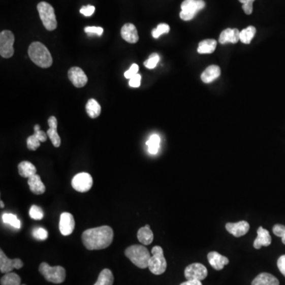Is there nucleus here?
Segmentation results:
<instances>
[{
	"label": "nucleus",
	"mask_w": 285,
	"mask_h": 285,
	"mask_svg": "<svg viewBox=\"0 0 285 285\" xmlns=\"http://www.w3.org/2000/svg\"><path fill=\"white\" fill-rule=\"evenodd\" d=\"M113 239V231L109 226L90 228L82 235L83 245L89 250L106 249L111 245Z\"/></svg>",
	"instance_id": "nucleus-1"
},
{
	"label": "nucleus",
	"mask_w": 285,
	"mask_h": 285,
	"mask_svg": "<svg viewBox=\"0 0 285 285\" xmlns=\"http://www.w3.org/2000/svg\"><path fill=\"white\" fill-rule=\"evenodd\" d=\"M28 54L31 60L40 68L48 69L52 66V55L47 47L41 42H33L28 49Z\"/></svg>",
	"instance_id": "nucleus-2"
},
{
	"label": "nucleus",
	"mask_w": 285,
	"mask_h": 285,
	"mask_svg": "<svg viewBox=\"0 0 285 285\" xmlns=\"http://www.w3.org/2000/svg\"><path fill=\"white\" fill-rule=\"evenodd\" d=\"M124 255L130 259L135 266L140 269L148 268L149 260L151 255L148 249L141 245H133L128 247L124 251Z\"/></svg>",
	"instance_id": "nucleus-3"
},
{
	"label": "nucleus",
	"mask_w": 285,
	"mask_h": 285,
	"mask_svg": "<svg viewBox=\"0 0 285 285\" xmlns=\"http://www.w3.org/2000/svg\"><path fill=\"white\" fill-rule=\"evenodd\" d=\"M39 272L47 281L53 283H61L66 278V271L62 266H50L46 262L40 265Z\"/></svg>",
	"instance_id": "nucleus-4"
},
{
	"label": "nucleus",
	"mask_w": 285,
	"mask_h": 285,
	"mask_svg": "<svg viewBox=\"0 0 285 285\" xmlns=\"http://www.w3.org/2000/svg\"><path fill=\"white\" fill-rule=\"evenodd\" d=\"M38 11L45 29L49 31L56 29L57 21L52 6L46 2L39 3L38 4Z\"/></svg>",
	"instance_id": "nucleus-5"
},
{
	"label": "nucleus",
	"mask_w": 285,
	"mask_h": 285,
	"mask_svg": "<svg viewBox=\"0 0 285 285\" xmlns=\"http://www.w3.org/2000/svg\"><path fill=\"white\" fill-rule=\"evenodd\" d=\"M152 256L149 260L148 268L154 275H161L165 273L167 263L164 257V249L160 246H154L151 249Z\"/></svg>",
	"instance_id": "nucleus-6"
},
{
	"label": "nucleus",
	"mask_w": 285,
	"mask_h": 285,
	"mask_svg": "<svg viewBox=\"0 0 285 285\" xmlns=\"http://www.w3.org/2000/svg\"><path fill=\"white\" fill-rule=\"evenodd\" d=\"M205 8V2L204 0H185L181 5L180 18L184 21H190Z\"/></svg>",
	"instance_id": "nucleus-7"
},
{
	"label": "nucleus",
	"mask_w": 285,
	"mask_h": 285,
	"mask_svg": "<svg viewBox=\"0 0 285 285\" xmlns=\"http://www.w3.org/2000/svg\"><path fill=\"white\" fill-rule=\"evenodd\" d=\"M15 36L10 30H4L0 34V55L6 59L12 57L15 53L14 49Z\"/></svg>",
	"instance_id": "nucleus-8"
},
{
	"label": "nucleus",
	"mask_w": 285,
	"mask_h": 285,
	"mask_svg": "<svg viewBox=\"0 0 285 285\" xmlns=\"http://www.w3.org/2000/svg\"><path fill=\"white\" fill-rule=\"evenodd\" d=\"M72 185L77 192H88L93 186V178L88 173H79L72 178Z\"/></svg>",
	"instance_id": "nucleus-9"
},
{
	"label": "nucleus",
	"mask_w": 285,
	"mask_h": 285,
	"mask_svg": "<svg viewBox=\"0 0 285 285\" xmlns=\"http://www.w3.org/2000/svg\"><path fill=\"white\" fill-rule=\"evenodd\" d=\"M208 276V269L201 263L191 264L185 269V276L187 280H205Z\"/></svg>",
	"instance_id": "nucleus-10"
},
{
	"label": "nucleus",
	"mask_w": 285,
	"mask_h": 285,
	"mask_svg": "<svg viewBox=\"0 0 285 285\" xmlns=\"http://www.w3.org/2000/svg\"><path fill=\"white\" fill-rule=\"evenodd\" d=\"M23 262L21 259H10L6 256L4 251L0 250V271L3 273H11L14 269H20L23 267Z\"/></svg>",
	"instance_id": "nucleus-11"
},
{
	"label": "nucleus",
	"mask_w": 285,
	"mask_h": 285,
	"mask_svg": "<svg viewBox=\"0 0 285 285\" xmlns=\"http://www.w3.org/2000/svg\"><path fill=\"white\" fill-rule=\"evenodd\" d=\"M75 219L73 215L69 212H64L59 218V232L64 236H69L75 229Z\"/></svg>",
	"instance_id": "nucleus-12"
},
{
	"label": "nucleus",
	"mask_w": 285,
	"mask_h": 285,
	"mask_svg": "<svg viewBox=\"0 0 285 285\" xmlns=\"http://www.w3.org/2000/svg\"><path fill=\"white\" fill-rule=\"evenodd\" d=\"M69 79L72 84L77 88H82L86 86L87 83V76H86L83 69L79 67H73L69 71Z\"/></svg>",
	"instance_id": "nucleus-13"
},
{
	"label": "nucleus",
	"mask_w": 285,
	"mask_h": 285,
	"mask_svg": "<svg viewBox=\"0 0 285 285\" xmlns=\"http://www.w3.org/2000/svg\"><path fill=\"white\" fill-rule=\"evenodd\" d=\"M225 228L230 234L239 238L249 232V225L246 221H239L238 223H228Z\"/></svg>",
	"instance_id": "nucleus-14"
},
{
	"label": "nucleus",
	"mask_w": 285,
	"mask_h": 285,
	"mask_svg": "<svg viewBox=\"0 0 285 285\" xmlns=\"http://www.w3.org/2000/svg\"><path fill=\"white\" fill-rule=\"evenodd\" d=\"M121 38L130 44H136L138 42L139 35L137 27L133 23L124 24L121 28Z\"/></svg>",
	"instance_id": "nucleus-15"
},
{
	"label": "nucleus",
	"mask_w": 285,
	"mask_h": 285,
	"mask_svg": "<svg viewBox=\"0 0 285 285\" xmlns=\"http://www.w3.org/2000/svg\"><path fill=\"white\" fill-rule=\"evenodd\" d=\"M208 260L211 266L215 270H222L229 263V259L227 257L223 256L215 251L208 254Z\"/></svg>",
	"instance_id": "nucleus-16"
},
{
	"label": "nucleus",
	"mask_w": 285,
	"mask_h": 285,
	"mask_svg": "<svg viewBox=\"0 0 285 285\" xmlns=\"http://www.w3.org/2000/svg\"><path fill=\"white\" fill-rule=\"evenodd\" d=\"M48 124L49 125V130L47 131V135L52 141L54 147H59L61 144V140L57 133V119L54 116H51L48 120Z\"/></svg>",
	"instance_id": "nucleus-17"
},
{
	"label": "nucleus",
	"mask_w": 285,
	"mask_h": 285,
	"mask_svg": "<svg viewBox=\"0 0 285 285\" xmlns=\"http://www.w3.org/2000/svg\"><path fill=\"white\" fill-rule=\"evenodd\" d=\"M257 233H258V236L254 242V247L255 249H259L262 246H270L272 238H271L269 231L262 227H259V229L257 231Z\"/></svg>",
	"instance_id": "nucleus-18"
},
{
	"label": "nucleus",
	"mask_w": 285,
	"mask_h": 285,
	"mask_svg": "<svg viewBox=\"0 0 285 285\" xmlns=\"http://www.w3.org/2000/svg\"><path fill=\"white\" fill-rule=\"evenodd\" d=\"M219 43L225 45L226 43L236 44L240 41V31L238 29H226L221 33L219 38Z\"/></svg>",
	"instance_id": "nucleus-19"
},
{
	"label": "nucleus",
	"mask_w": 285,
	"mask_h": 285,
	"mask_svg": "<svg viewBox=\"0 0 285 285\" xmlns=\"http://www.w3.org/2000/svg\"><path fill=\"white\" fill-rule=\"evenodd\" d=\"M220 68L217 65H211L208 67L201 74V80L205 83H210L219 78L220 76Z\"/></svg>",
	"instance_id": "nucleus-20"
},
{
	"label": "nucleus",
	"mask_w": 285,
	"mask_h": 285,
	"mask_svg": "<svg viewBox=\"0 0 285 285\" xmlns=\"http://www.w3.org/2000/svg\"><path fill=\"white\" fill-rule=\"evenodd\" d=\"M28 185L30 188L31 192L36 194V195H41L45 192V186L43 182L41 179L38 174H35L30 178H28Z\"/></svg>",
	"instance_id": "nucleus-21"
},
{
	"label": "nucleus",
	"mask_w": 285,
	"mask_h": 285,
	"mask_svg": "<svg viewBox=\"0 0 285 285\" xmlns=\"http://www.w3.org/2000/svg\"><path fill=\"white\" fill-rule=\"evenodd\" d=\"M251 285H280V283L273 275L262 273L255 278Z\"/></svg>",
	"instance_id": "nucleus-22"
},
{
	"label": "nucleus",
	"mask_w": 285,
	"mask_h": 285,
	"mask_svg": "<svg viewBox=\"0 0 285 285\" xmlns=\"http://www.w3.org/2000/svg\"><path fill=\"white\" fill-rule=\"evenodd\" d=\"M137 238L143 245H150L154 239V235L150 228V225H147L140 228L137 232Z\"/></svg>",
	"instance_id": "nucleus-23"
},
{
	"label": "nucleus",
	"mask_w": 285,
	"mask_h": 285,
	"mask_svg": "<svg viewBox=\"0 0 285 285\" xmlns=\"http://www.w3.org/2000/svg\"><path fill=\"white\" fill-rule=\"evenodd\" d=\"M18 173L22 178H29L37 174V168L30 162L23 161L18 164Z\"/></svg>",
	"instance_id": "nucleus-24"
},
{
	"label": "nucleus",
	"mask_w": 285,
	"mask_h": 285,
	"mask_svg": "<svg viewBox=\"0 0 285 285\" xmlns=\"http://www.w3.org/2000/svg\"><path fill=\"white\" fill-rule=\"evenodd\" d=\"M217 42L214 39L204 40L198 45V52L200 54H211L215 52Z\"/></svg>",
	"instance_id": "nucleus-25"
},
{
	"label": "nucleus",
	"mask_w": 285,
	"mask_h": 285,
	"mask_svg": "<svg viewBox=\"0 0 285 285\" xmlns=\"http://www.w3.org/2000/svg\"><path fill=\"white\" fill-rule=\"evenodd\" d=\"M86 111L90 118H97L100 116L102 108L95 99H90L86 105Z\"/></svg>",
	"instance_id": "nucleus-26"
},
{
	"label": "nucleus",
	"mask_w": 285,
	"mask_h": 285,
	"mask_svg": "<svg viewBox=\"0 0 285 285\" xmlns=\"http://www.w3.org/2000/svg\"><path fill=\"white\" fill-rule=\"evenodd\" d=\"M114 277L112 271L109 269H103L99 274L97 281L93 285H113Z\"/></svg>",
	"instance_id": "nucleus-27"
},
{
	"label": "nucleus",
	"mask_w": 285,
	"mask_h": 285,
	"mask_svg": "<svg viewBox=\"0 0 285 285\" xmlns=\"http://www.w3.org/2000/svg\"><path fill=\"white\" fill-rule=\"evenodd\" d=\"M256 28L255 26H248L246 29L240 31V41L243 44L249 45L251 41L255 38L256 35Z\"/></svg>",
	"instance_id": "nucleus-28"
},
{
	"label": "nucleus",
	"mask_w": 285,
	"mask_h": 285,
	"mask_svg": "<svg viewBox=\"0 0 285 285\" xmlns=\"http://www.w3.org/2000/svg\"><path fill=\"white\" fill-rule=\"evenodd\" d=\"M1 285H22L21 277L15 273H6L1 278Z\"/></svg>",
	"instance_id": "nucleus-29"
},
{
	"label": "nucleus",
	"mask_w": 285,
	"mask_h": 285,
	"mask_svg": "<svg viewBox=\"0 0 285 285\" xmlns=\"http://www.w3.org/2000/svg\"><path fill=\"white\" fill-rule=\"evenodd\" d=\"M147 147H148V151L150 154H155L158 153L159 149L160 146V137L158 135L154 134L151 136V137L147 140Z\"/></svg>",
	"instance_id": "nucleus-30"
},
{
	"label": "nucleus",
	"mask_w": 285,
	"mask_h": 285,
	"mask_svg": "<svg viewBox=\"0 0 285 285\" xmlns=\"http://www.w3.org/2000/svg\"><path fill=\"white\" fill-rule=\"evenodd\" d=\"M2 220L5 224L11 225L13 228H17V229H19L21 228V222L18 219V217L15 215H13V214L4 213L2 215Z\"/></svg>",
	"instance_id": "nucleus-31"
},
{
	"label": "nucleus",
	"mask_w": 285,
	"mask_h": 285,
	"mask_svg": "<svg viewBox=\"0 0 285 285\" xmlns=\"http://www.w3.org/2000/svg\"><path fill=\"white\" fill-rule=\"evenodd\" d=\"M29 216L35 220H41L44 218V212L42 208L38 205H32L29 209Z\"/></svg>",
	"instance_id": "nucleus-32"
},
{
	"label": "nucleus",
	"mask_w": 285,
	"mask_h": 285,
	"mask_svg": "<svg viewBox=\"0 0 285 285\" xmlns=\"http://www.w3.org/2000/svg\"><path fill=\"white\" fill-rule=\"evenodd\" d=\"M170 32V26L169 25L166 23H161L156 27L155 29L152 30V36L153 38H160L162 35H164V34H168Z\"/></svg>",
	"instance_id": "nucleus-33"
},
{
	"label": "nucleus",
	"mask_w": 285,
	"mask_h": 285,
	"mask_svg": "<svg viewBox=\"0 0 285 285\" xmlns=\"http://www.w3.org/2000/svg\"><path fill=\"white\" fill-rule=\"evenodd\" d=\"M160 61V56L157 53H152L150 55L148 59L144 62V66L148 69H153L157 66Z\"/></svg>",
	"instance_id": "nucleus-34"
},
{
	"label": "nucleus",
	"mask_w": 285,
	"mask_h": 285,
	"mask_svg": "<svg viewBox=\"0 0 285 285\" xmlns=\"http://www.w3.org/2000/svg\"><path fill=\"white\" fill-rule=\"evenodd\" d=\"M27 147L31 151H36L37 149L41 145V141L35 137V135H32L28 137L26 140Z\"/></svg>",
	"instance_id": "nucleus-35"
},
{
	"label": "nucleus",
	"mask_w": 285,
	"mask_h": 285,
	"mask_svg": "<svg viewBox=\"0 0 285 285\" xmlns=\"http://www.w3.org/2000/svg\"><path fill=\"white\" fill-rule=\"evenodd\" d=\"M33 235L35 237V239L38 240H46L49 237V233L47 232L46 230L42 228H35L33 231Z\"/></svg>",
	"instance_id": "nucleus-36"
},
{
	"label": "nucleus",
	"mask_w": 285,
	"mask_h": 285,
	"mask_svg": "<svg viewBox=\"0 0 285 285\" xmlns=\"http://www.w3.org/2000/svg\"><path fill=\"white\" fill-rule=\"evenodd\" d=\"M242 4V10L246 15H249L253 13V4L255 0H239Z\"/></svg>",
	"instance_id": "nucleus-37"
},
{
	"label": "nucleus",
	"mask_w": 285,
	"mask_h": 285,
	"mask_svg": "<svg viewBox=\"0 0 285 285\" xmlns=\"http://www.w3.org/2000/svg\"><path fill=\"white\" fill-rule=\"evenodd\" d=\"M273 234L276 236L280 237L282 242L285 245V226L283 225H276L273 228Z\"/></svg>",
	"instance_id": "nucleus-38"
},
{
	"label": "nucleus",
	"mask_w": 285,
	"mask_h": 285,
	"mask_svg": "<svg viewBox=\"0 0 285 285\" xmlns=\"http://www.w3.org/2000/svg\"><path fill=\"white\" fill-rule=\"evenodd\" d=\"M84 31L89 36L96 35L100 37L103 35L104 29H103V28H102V27L99 26H87L85 27Z\"/></svg>",
	"instance_id": "nucleus-39"
},
{
	"label": "nucleus",
	"mask_w": 285,
	"mask_h": 285,
	"mask_svg": "<svg viewBox=\"0 0 285 285\" xmlns=\"http://www.w3.org/2000/svg\"><path fill=\"white\" fill-rule=\"evenodd\" d=\"M139 72V66L137 64H133L130 69L127 71V72H124V77L126 79H130L133 78V76H136L137 74H138Z\"/></svg>",
	"instance_id": "nucleus-40"
},
{
	"label": "nucleus",
	"mask_w": 285,
	"mask_h": 285,
	"mask_svg": "<svg viewBox=\"0 0 285 285\" xmlns=\"http://www.w3.org/2000/svg\"><path fill=\"white\" fill-rule=\"evenodd\" d=\"M95 8L92 5L83 6L80 9V13L86 17H90L94 13Z\"/></svg>",
	"instance_id": "nucleus-41"
},
{
	"label": "nucleus",
	"mask_w": 285,
	"mask_h": 285,
	"mask_svg": "<svg viewBox=\"0 0 285 285\" xmlns=\"http://www.w3.org/2000/svg\"><path fill=\"white\" fill-rule=\"evenodd\" d=\"M141 84V76L137 74L136 76L130 79V86L133 88H137Z\"/></svg>",
	"instance_id": "nucleus-42"
},
{
	"label": "nucleus",
	"mask_w": 285,
	"mask_h": 285,
	"mask_svg": "<svg viewBox=\"0 0 285 285\" xmlns=\"http://www.w3.org/2000/svg\"><path fill=\"white\" fill-rule=\"evenodd\" d=\"M277 266L280 273L285 276V255H282L277 261Z\"/></svg>",
	"instance_id": "nucleus-43"
},
{
	"label": "nucleus",
	"mask_w": 285,
	"mask_h": 285,
	"mask_svg": "<svg viewBox=\"0 0 285 285\" xmlns=\"http://www.w3.org/2000/svg\"><path fill=\"white\" fill-rule=\"evenodd\" d=\"M34 135H35V137H36L37 138L41 141V143L46 141L47 138H48V135H47V133H45V132L42 131V130L35 131V134Z\"/></svg>",
	"instance_id": "nucleus-44"
},
{
	"label": "nucleus",
	"mask_w": 285,
	"mask_h": 285,
	"mask_svg": "<svg viewBox=\"0 0 285 285\" xmlns=\"http://www.w3.org/2000/svg\"><path fill=\"white\" fill-rule=\"evenodd\" d=\"M180 285H202L200 280H187V281L183 282Z\"/></svg>",
	"instance_id": "nucleus-45"
},
{
	"label": "nucleus",
	"mask_w": 285,
	"mask_h": 285,
	"mask_svg": "<svg viewBox=\"0 0 285 285\" xmlns=\"http://www.w3.org/2000/svg\"><path fill=\"white\" fill-rule=\"evenodd\" d=\"M38 130H41L40 125L39 124H36V125L35 126V131H38Z\"/></svg>",
	"instance_id": "nucleus-46"
},
{
	"label": "nucleus",
	"mask_w": 285,
	"mask_h": 285,
	"mask_svg": "<svg viewBox=\"0 0 285 285\" xmlns=\"http://www.w3.org/2000/svg\"><path fill=\"white\" fill-rule=\"evenodd\" d=\"M0 206H1V208H4V202H3L2 201H0Z\"/></svg>",
	"instance_id": "nucleus-47"
},
{
	"label": "nucleus",
	"mask_w": 285,
	"mask_h": 285,
	"mask_svg": "<svg viewBox=\"0 0 285 285\" xmlns=\"http://www.w3.org/2000/svg\"><path fill=\"white\" fill-rule=\"evenodd\" d=\"M22 285H25V284H22Z\"/></svg>",
	"instance_id": "nucleus-48"
}]
</instances>
